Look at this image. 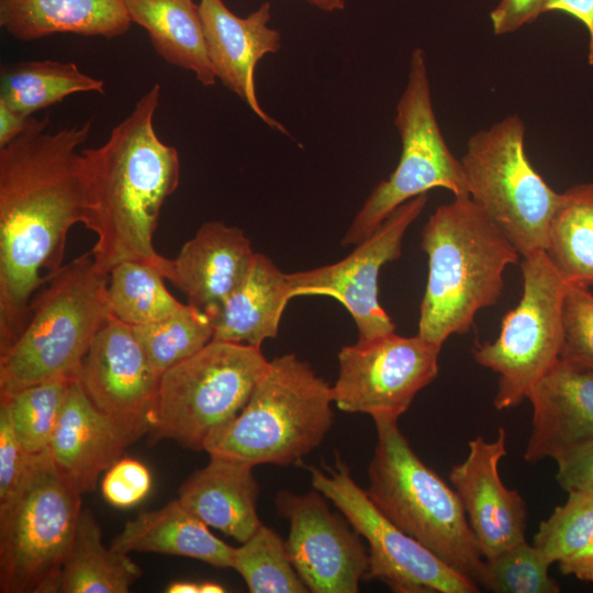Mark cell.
<instances>
[{"mask_svg":"<svg viewBox=\"0 0 593 593\" xmlns=\"http://www.w3.org/2000/svg\"><path fill=\"white\" fill-rule=\"evenodd\" d=\"M556 462V480L560 488L567 492H593V439L570 450Z\"/></svg>","mask_w":593,"mask_h":593,"instance_id":"f35d334b","label":"cell"},{"mask_svg":"<svg viewBox=\"0 0 593 593\" xmlns=\"http://www.w3.org/2000/svg\"><path fill=\"white\" fill-rule=\"evenodd\" d=\"M506 454V433L500 427L493 440L482 436L471 439L467 458L449 472L483 559L525 540V501L500 475V462Z\"/></svg>","mask_w":593,"mask_h":593,"instance_id":"e0dca14e","label":"cell"},{"mask_svg":"<svg viewBox=\"0 0 593 593\" xmlns=\"http://www.w3.org/2000/svg\"><path fill=\"white\" fill-rule=\"evenodd\" d=\"M30 459L18 439L7 404L0 401V503L19 488Z\"/></svg>","mask_w":593,"mask_h":593,"instance_id":"74e56055","label":"cell"},{"mask_svg":"<svg viewBox=\"0 0 593 593\" xmlns=\"http://www.w3.org/2000/svg\"><path fill=\"white\" fill-rule=\"evenodd\" d=\"M249 465L210 456L179 488L178 500L209 527L244 542L261 522L257 514L260 488Z\"/></svg>","mask_w":593,"mask_h":593,"instance_id":"7402d4cb","label":"cell"},{"mask_svg":"<svg viewBox=\"0 0 593 593\" xmlns=\"http://www.w3.org/2000/svg\"><path fill=\"white\" fill-rule=\"evenodd\" d=\"M545 253L567 283L593 286V181L561 193Z\"/></svg>","mask_w":593,"mask_h":593,"instance_id":"83f0119b","label":"cell"},{"mask_svg":"<svg viewBox=\"0 0 593 593\" xmlns=\"http://www.w3.org/2000/svg\"><path fill=\"white\" fill-rule=\"evenodd\" d=\"M593 540V492L574 490L539 524L533 538L551 563H558Z\"/></svg>","mask_w":593,"mask_h":593,"instance_id":"e575fe53","label":"cell"},{"mask_svg":"<svg viewBox=\"0 0 593 593\" xmlns=\"http://www.w3.org/2000/svg\"><path fill=\"white\" fill-rule=\"evenodd\" d=\"M560 358L593 370V293L589 287L567 283Z\"/></svg>","mask_w":593,"mask_h":593,"instance_id":"d590c367","label":"cell"},{"mask_svg":"<svg viewBox=\"0 0 593 593\" xmlns=\"http://www.w3.org/2000/svg\"><path fill=\"white\" fill-rule=\"evenodd\" d=\"M49 116L0 148V353L16 339L30 302L63 266L66 238L86 212L79 146L91 122L47 131Z\"/></svg>","mask_w":593,"mask_h":593,"instance_id":"6da1fadb","label":"cell"},{"mask_svg":"<svg viewBox=\"0 0 593 593\" xmlns=\"http://www.w3.org/2000/svg\"><path fill=\"white\" fill-rule=\"evenodd\" d=\"M523 293L518 304L502 320L494 342L472 351L482 367L499 374L493 400L496 410H507L527 399L532 387L560 359L562 300L567 282L545 250L523 257Z\"/></svg>","mask_w":593,"mask_h":593,"instance_id":"8fae6325","label":"cell"},{"mask_svg":"<svg viewBox=\"0 0 593 593\" xmlns=\"http://www.w3.org/2000/svg\"><path fill=\"white\" fill-rule=\"evenodd\" d=\"M268 363L260 347L211 340L161 374L150 438L204 450L246 405Z\"/></svg>","mask_w":593,"mask_h":593,"instance_id":"ba28073f","label":"cell"},{"mask_svg":"<svg viewBox=\"0 0 593 593\" xmlns=\"http://www.w3.org/2000/svg\"><path fill=\"white\" fill-rule=\"evenodd\" d=\"M108 279L91 253L47 278L30 302L21 333L0 353V394L77 379L92 340L111 316Z\"/></svg>","mask_w":593,"mask_h":593,"instance_id":"277c9868","label":"cell"},{"mask_svg":"<svg viewBox=\"0 0 593 593\" xmlns=\"http://www.w3.org/2000/svg\"><path fill=\"white\" fill-rule=\"evenodd\" d=\"M111 547L124 553L150 552L197 559L231 568L234 547L215 535L177 499L125 523Z\"/></svg>","mask_w":593,"mask_h":593,"instance_id":"d4e9b609","label":"cell"},{"mask_svg":"<svg viewBox=\"0 0 593 593\" xmlns=\"http://www.w3.org/2000/svg\"><path fill=\"white\" fill-rule=\"evenodd\" d=\"M440 348L419 335L395 332L342 347L332 387L334 404L345 413L398 421L436 379Z\"/></svg>","mask_w":593,"mask_h":593,"instance_id":"4fadbf2b","label":"cell"},{"mask_svg":"<svg viewBox=\"0 0 593 593\" xmlns=\"http://www.w3.org/2000/svg\"><path fill=\"white\" fill-rule=\"evenodd\" d=\"M312 5L317 7L318 9L333 12L336 10H343L345 8L344 0H306Z\"/></svg>","mask_w":593,"mask_h":593,"instance_id":"f6af8a7d","label":"cell"},{"mask_svg":"<svg viewBox=\"0 0 593 593\" xmlns=\"http://www.w3.org/2000/svg\"><path fill=\"white\" fill-rule=\"evenodd\" d=\"M160 86L155 83L115 125L104 144L81 149L86 188L83 224L96 234L91 249L104 272L126 260L148 264L167 277L169 259L154 235L166 199L180 181L179 154L154 127Z\"/></svg>","mask_w":593,"mask_h":593,"instance_id":"7a4b0ae2","label":"cell"},{"mask_svg":"<svg viewBox=\"0 0 593 593\" xmlns=\"http://www.w3.org/2000/svg\"><path fill=\"white\" fill-rule=\"evenodd\" d=\"M427 200L424 193L398 206L344 259L289 273L292 298L326 295L340 302L356 323L357 342H369L394 333L395 324L378 299L379 272L383 265L401 256L404 234L422 213Z\"/></svg>","mask_w":593,"mask_h":593,"instance_id":"5bb4252c","label":"cell"},{"mask_svg":"<svg viewBox=\"0 0 593 593\" xmlns=\"http://www.w3.org/2000/svg\"><path fill=\"white\" fill-rule=\"evenodd\" d=\"M139 439L102 413L79 382H70L48 452L58 471L81 493L96 489L102 471Z\"/></svg>","mask_w":593,"mask_h":593,"instance_id":"44dd1931","label":"cell"},{"mask_svg":"<svg viewBox=\"0 0 593 593\" xmlns=\"http://www.w3.org/2000/svg\"><path fill=\"white\" fill-rule=\"evenodd\" d=\"M561 11L580 20L589 32L588 61L593 66V0H547L545 12Z\"/></svg>","mask_w":593,"mask_h":593,"instance_id":"60d3db41","label":"cell"},{"mask_svg":"<svg viewBox=\"0 0 593 593\" xmlns=\"http://www.w3.org/2000/svg\"><path fill=\"white\" fill-rule=\"evenodd\" d=\"M394 124L401 155L394 171L378 183L356 214L342 244L357 245L370 236L401 204L434 188L470 197L462 164L450 152L438 125L425 54L415 48L407 82L396 104Z\"/></svg>","mask_w":593,"mask_h":593,"instance_id":"30bf717a","label":"cell"},{"mask_svg":"<svg viewBox=\"0 0 593 593\" xmlns=\"http://www.w3.org/2000/svg\"><path fill=\"white\" fill-rule=\"evenodd\" d=\"M200 593H223L224 588L216 582L205 581L199 583Z\"/></svg>","mask_w":593,"mask_h":593,"instance_id":"bcb514c9","label":"cell"},{"mask_svg":"<svg viewBox=\"0 0 593 593\" xmlns=\"http://www.w3.org/2000/svg\"><path fill=\"white\" fill-rule=\"evenodd\" d=\"M71 381L57 379L0 394V401L9 409L18 439L29 455L48 449Z\"/></svg>","mask_w":593,"mask_h":593,"instance_id":"d6a6232c","label":"cell"},{"mask_svg":"<svg viewBox=\"0 0 593 593\" xmlns=\"http://www.w3.org/2000/svg\"><path fill=\"white\" fill-rule=\"evenodd\" d=\"M313 488L305 494L279 491L277 513L289 522L286 548L296 573L313 593H356L369 569L359 535L331 512Z\"/></svg>","mask_w":593,"mask_h":593,"instance_id":"9a60e30c","label":"cell"},{"mask_svg":"<svg viewBox=\"0 0 593 593\" xmlns=\"http://www.w3.org/2000/svg\"><path fill=\"white\" fill-rule=\"evenodd\" d=\"M167 593H200L199 583L190 581L171 582L165 590Z\"/></svg>","mask_w":593,"mask_h":593,"instance_id":"ee69618b","label":"cell"},{"mask_svg":"<svg viewBox=\"0 0 593 593\" xmlns=\"http://www.w3.org/2000/svg\"><path fill=\"white\" fill-rule=\"evenodd\" d=\"M152 486V475L147 467L132 458H121L105 472L101 491L111 505L127 508L142 502Z\"/></svg>","mask_w":593,"mask_h":593,"instance_id":"8d00e7d4","label":"cell"},{"mask_svg":"<svg viewBox=\"0 0 593 593\" xmlns=\"http://www.w3.org/2000/svg\"><path fill=\"white\" fill-rule=\"evenodd\" d=\"M550 566L525 539L484 559L479 585L495 593H559L560 585L548 572Z\"/></svg>","mask_w":593,"mask_h":593,"instance_id":"836d02e7","label":"cell"},{"mask_svg":"<svg viewBox=\"0 0 593 593\" xmlns=\"http://www.w3.org/2000/svg\"><path fill=\"white\" fill-rule=\"evenodd\" d=\"M333 389L294 354L269 360L239 414L204 445L209 456L251 467L289 466L317 448L332 427Z\"/></svg>","mask_w":593,"mask_h":593,"instance_id":"5b68a950","label":"cell"},{"mask_svg":"<svg viewBox=\"0 0 593 593\" xmlns=\"http://www.w3.org/2000/svg\"><path fill=\"white\" fill-rule=\"evenodd\" d=\"M132 22L144 27L157 54L190 70L210 87L216 75L209 57L199 7L193 0H125Z\"/></svg>","mask_w":593,"mask_h":593,"instance_id":"484cf974","label":"cell"},{"mask_svg":"<svg viewBox=\"0 0 593 593\" xmlns=\"http://www.w3.org/2000/svg\"><path fill=\"white\" fill-rule=\"evenodd\" d=\"M131 23L125 0H0V25L20 41L56 33L112 38Z\"/></svg>","mask_w":593,"mask_h":593,"instance_id":"cb8c5ba5","label":"cell"},{"mask_svg":"<svg viewBox=\"0 0 593 593\" xmlns=\"http://www.w3.org/2000/svg\"><path fill=\"white\" fill-rule=\"evenodd\" d=\"M198 7L216 77L269 127L288 134L281 123L262 110L255 89L257 63L281 46L279 31L268 26L271 4L262 3L246 18L235 15L222 0H200Z\"/></svg>","mask_w":593,"mask_h":593,"instance_id":"ac0fdd59","label":"cell"},{"mask_svg":"<svg viewBox=\"0 0 593 593\" xmlns=\"http://www.w3.org/2000/svg\"><path fill=\"white\" fill-rule=\"evenodd\" d=\"M547 0H501L491 11L493 33H512L545 12Z\"/></svg>","mask_w":593,"mask_h":593,"instance_id":"ab89813d","label":"cell"},{"mask_svg":"<svg viewBox=\"0 0 593 593\" xmlns=\"http://www.w3.org/2000/svg\"><path fill=\"white\" fill-rule=\"evenodd\" d=\"M164 275L137 260L115 265L109 272L108 299L111 315L139 326L164 320L183 306L165 286Z\"/></svg>","mask_w":593,"mask_h":593,"instance_id":"f546056e","label":"cell"},{"mask_svg":"<svg viewBox=\"0 0 593 593\" xmlns=\"http://www.w3.org/2000/svg\"><path fill=\"white\" fill-rule=\"evenodd\" d=\"M79 92L104 93V82L82 72L74 63L45 59L1 67L0 101L25 115Z\"/></svg>","mask_w":593,"mask_h":593,"instance_id":"f1b7e54d","label":"cell"},{"mask_svg":"<svg viewBox=\"0 0 593 593\" xmlns=\"http://www.w3.org/2000/svg\"><path fill=\"white\" fill-rule=\"evenodd\" d=\"M231 568L251 593L309 592L289 559L286 541L262 524L249 539L234 547Z\"/></svg>","mask_w":593,"mask_h":593,"instance_id":"4dcf8cb0","label":"cell"},{"mask_svg":"<svg viewBox=\"0 0 593 593\" xmlns=\"http://www.w3.org/2000/svg\"><path fill=\"white\" fill-rule=\"evenodd\" d=\"M525 133L524 121L508 115L473 134L460 159L470 198L523 257L545 250L549 223L561 199L530 164Z\"/></svg>","mask_w":593,"mask_h":593,"instance_id":"9c48e42d","label":"cell"},{"mask_svg":"<svg viewBox=\"0 0 593 593\" xmlns=\"http://www.w3.org/2000/svg\"><path fill=\"white\" fill-rule=\"evenodd\" d=\"M160 377L132 326L111 315L76 380L102 413L141 438L154 425Z\"/></svg>","mask_w":593,"mask_h":593,"instance_id":"2e32d148","label":"cell"},{"mask_svg":"<svg viewBox=\"0 0 593 593\" xmlns=\"http://www.w3.org/2000/svg\"><path fill=\"white\" fill-rule=\"evenodd\" d=\"M428 277L417 335L443 346L470 331L475 314L497 303L503 273L519 253L497 224L470 198L439 205L422 231Z\"/></svg>","mask_w":593,"mask_h":593,"instance_id":"3957f363","label":"cell"},{"mask_svg":"<svg viewBox=\"0 0 593 593\" xmlns=\"http://www.w3.org/2000/svg\"><path fill=\"white\" fill-rule=\"evenodd\" d=\"M141 575L142 569L127 553L103 544L101 527L92 513L82 508L58 593H126Z\"/></svg>","mask_w":593,"mask_h":593,"instance_id":"4316f807","label":"cell"},{"mask_svg":"<svg viewBox=\"0 0 593 593\" xmlns=\"http://www.w3.org/2000/svg\"><path fill=\"white\" fill-rule=\"evenodd\" d=\"M558 567L562 574L593 582V540L580 551L558 562Z\"/></svg>","mask_w":593,"mask_h":593,"instance_id":"7bdbcfd3","label":"cell"},{"mask_svg":"<svg viewBox=\"0 0 593 593\" xmlns=\"http://www.w3.org/2000/svg\"><path fill=\"white\" fill-rule=\"evenodd\" d=\"M132 328L160 374L199 353L214 334L209 315L190 304L164 320Z\"/></svg>","mask_w":593,"mask_h":593,"instance_id":"1f68e13d","label":"cell"},{"mask_svg":"<svg viewBox=\"0 0 593 593\" xmlns=\"http://www.w3.org/2000/svg\"><path fill=\"white\" fill-rule=\"evenodd\" d=\"M532 430L527 462L563 455L593 439V370L559 359L529 390Z\"/></svg>","mask_w":593,"mask_h":593,"instance_id":"d6986e66","label":"cell"},{"mask_svg":"<svg viewBox=\"0 0 593 593\" xmlns=\"http://www.w3.org/2000/svg\"><path fill=\"white\" fill-rule=\"evenodd\" d=\"M255 254L239 227L206 222L169 259L166 279L186 294L188 304L211 318L242 282Z\"/></svg>","mask_w":593,"mask_h":593,"instance_id":"ffe728a7","label":"cell"},{"mask_svg":"<svg viewBox=\"0 0 593 593\" xmlns=\"http://www.w3.org/2000/svg\"><path fill=\"white\" fill-rule=\"evenodd\" d=\"M312 486L329 500L369 546L367 580L395 593H478L480 586L385 517L336 456L326 471L310 466Z\"/></svg>","mask_w":593,"mask_h":593,"instance_id":"7c38bea8","label":"cell"},{"mask_svg":"<svg viewBox=\"0 0 593 593\" xmlns=\"http://www.w3.org/2000/svg\"><path fill=\"white\" fill-rule=\"evenodd\" d=\"M35 118L22 114L0 101V148L22 135Z\"/></svg>","mask_w":593,"mask_h":593,"instance_id":"b9f144b4","label":"cell"},{"mask_svg":"<svg viewBox=\"0 0 593 593\" xmlns=\"http://www.w3.org/2000/svg\"><path fill=\"white\" fill-rule=\"evenodd\" d=\"M292 299L289 273L256 253L251 265L221 310L211 317L213 339L261 347L278 334L287 303Z\"/></svg>","mask_w":593,"mask_h":593,"instance_id":"603a6c76","label":"cell"},{"mask_svg":"<svg viewBox=\"0 0 593 593\" xmlns=\"http://www.w3.org/2000/svg\"><path fill=\"white\" fill-rule=\"evenodd\" d=\"M81 494L55 467L48 449L31 455L19 488L0 503V592H58Z\"/></svg>","mask_w":593,"mask_h":593,"instance_id":"52a82bcc","label":"cell"},{"mask_svg":"<svg viewBox=\"0 0 593 593\" xmlns=\"http://www.w3.org/2000/svg\"><path fill=\"white\" fill-rule=\"evenodd\" d=\"M373 422L368 496L394 525L479 585L484 559L457 492L414 452L396 419Z\"/></svg>","mask_w":593,"mask_h":593,"instance_id":"8992f818","label":"cell"}]
</instances>
